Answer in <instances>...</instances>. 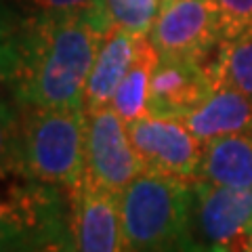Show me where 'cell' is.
<instances>
[{"mask_svg": "<svg viewBox=\"0 0 252 252\" xmlns=\"http://www.w3.org/2000/svg\"><path fill=\"white\" fill-rule=\"evenodd\" d=\"M114 28L105 2L13 26L15 69L9 80L19 107H84V89L99 46Z\"/></svg>", "mask_w": 252, "mask_h": 252, "instance_id": "6da1fadb", "label": "cell"}, {"mask_svg": "<svg viewBox=\"0 0 252 252\" xmlns=\"http://www.w3.org/2000/svg\"><path fill=\"white\" fill-rule=\"evenodd\" d=\"M191 183L141 172L120 193L128 252H191Z\"/></svg>", "mask_w": 252, "mask_h": 252, "instance_id": "7a4b0ae2", "label": "cell"}, {"mask_svg": "<svg viewBox=\"0 0 252 252\" xmlns=\"http://www.w3.org/2000/svg\"><path fill=\"white\" fill-rule=\"evenodd\" d=\"M19 109V170L72 193L86 175L84 107Z\"/></svg>", "mask_w": 252, "mask_h": 252, "instance_id": "3957f363", "label": "cell"}, {"mask_svg": "<svg viewBox=\"0 0 252 252\" xmlns=\"http://www.w3.org/2000/svg\"><path fill=\"white\" fill-rule=\"evenodd\" d=\"M72 238V193L23 172L0 175V252Z\"/></svg>", "mask_w": 252, "mask_h": 252, "instance_id": "277c9868", "label": "cell"}, {"mask_svg": "<svg viewBox=\"0 0 252 252\" xmlns=\"http://www.w3.org/2000/svg\"><path fill=\"white\" fill-rule=\"evenodd\" d=\"M191 252H252V189L195 179L189 204Z\"/></svg>", "mask_w": 252, "mask_h": 252, "instance_id": "5b68a950", "label": "cell"}, {"mask_svg": "<svg viewBox=\"0 0 252 252\" xmlns=\"http://www.w3.org/2000/svg\"><path fill=\"white\" fill-rule=\"evenodd\" d=\"M147 38L158 57L208 63L223 30L212 0H164Z\"/></svg>", "mask_w": 252, "mask_h": 252, "instance_id": "8992f818", "label": "cell"}, {"mask_svg": "<svg viewBox=\"0 0 252 252\" xmlns=\"http://www.w3.org/2000/svg\"><path fill=\"white\" fill-rule=\"evenodd\" d=\"M143 172L193 183L204 143L177 118L141 116L126 124Z\"/></svg>", "mask_w": 252, "mask_h": 252, "instance_id": "52a82bcc", "label": "cell"}, {"mask_svg": "<svg viewBox=\"0 0 252 252\" xmlns=\"http://www.w3.org/2000/svg\"><path fill=\"white\" fill-rule=\"evenodd\" d=\"M84 158L86 175L118 193H122L143 172L126 122L112 105L86 112Z\"/></svg>", "mask_w": 252, "mask_h": 252, "instance_id": "ba28073f", "label": "cell"}, {"mask_svg": "<svg viewBox=\"0 0 252 252\" xmlns=\"http://www.w3.org/2000/svg\"><path fill=\"white\" fill-rule=\"evenodd\" d=\"M72 240L76 252H128L120 193L99 185L89 175L72 191Z\"/></svg>", "mask_w": 252, "mask_h": 252, "instance_id": "9c48e42d", "label": "cell"}, {"mask_svg": "<svg viewBox=\"0 0 252 252\" xmlns=\"http://www.w3.org/2000/svg\"><path fill=\"white\" fill-rule=\"evenodd\" d=\"M208 63L158 57L149 84L147 114L181 120L212 93Z\"/></svg>", "mask_w": 252, "mask_h": 252, "instance_id": "30bf717a", "label": "cell"}, {"mask_svg": "<svg viewBox=\"0 0 252 252\" xmlns=\"http://www.w3.org/2000/svg\"><path fill=\"white\" fill-rule=\"evenodd\" d=\"M202 143L225 135H252V99L233 89L217 86L202 103L181 118Z\"/></svg>", "mask_w": 252, "mask_h": 252, "instance_id": "8fae6325", "label": "cell"}, {"mask_svg": "<svg viewBox=\"0 0 252 252\" xmlns=\"http://www.w3.org/2000/svg\"><path fill=\"white\" fill-rule=\"evenodd\" d=\"M139 36L128 34L122 28H112L105 34L99 53L91 67L89 80L84 89V109H99L112 103L114 94L120 86L122 78L128 72L132 59L137 53Z\"/></svg>", "mask_w": 252, "mask_h": 252, "instance_id": "7c38bea8", "label": "cell"}, {"mask_svg": "<svg viewBox=\"0 0 252 252\" xmlns=\"http://www.w3.org/2000/svg\"><path fill=\"white\" fill-rule=\"evenodd\" d=\"M198 181L231 189H252V135H225L204 143Z\"/></svg>", "mask_w": 252, "mask_h": 252, "instance_id": "4fadbf2b", "label": "cell"}, {"mask_svg": "<svg viewBox=\"0 0 252 252\" xmlns=\"http://www.w3.org/2000/svg\"><path fill=\"white\" fill-rule=\"evenodd\" d=\"M158 63V53L147 36H139L137 53L132 59L128 72L122 78L120 86L112 99L116 114L128 124L141 116H147V101H149V84H152V74Z\"/></svg>", "mask_w": 252, "mask_h": 252, "instance_id": "5bb4252c", "label": "cell"}, {"mask_svg": "<svg viewBox=\"0 0 252 252\" xmlns=\"http://www.w3.org/2000/svg\"><path fill=\"white\" fill-rule=\"evenodd\" d=\"M208 74L215 89L225 86L252 99V28L219 44Z\"/></svg>", "mask_w": 252, "mask_h": 252, "instance_id": "9a60e30c", "label": "cell"}, {"mask_svg": "<svg viewBox=\"0 0 252 252\" xmlns=\"http://www.w3.org/2000/svg\"><path fill=\"white\" fill-rule=\"evenodd\" d=\"M103 2L114 26L126 30L132 36H149L160 13V0H103Z\"/></svg>", "mask_w": 252, "mask_h": 252, "instance_id": "2e32d148", "label": "cell"}, {"mask_svg": "<svg viewBox=\"0 0 252 252\" xmlns=\"http://www.w3.org/2000/svg\"><path fill=\"white\" fill-rule=\"evenodd\" d=\"M99 0H0V19L9 26L53 13L84 11Z\"/></svg>", "mask_w": 252, "mask_h": 252, "instance_id": "e0dca14e", "label": "cell"}, {"mask_svg": "<svg viewBox=\"0 0 252 252\" xmlns=\"http://www.w3.org/2000/svg\"><path fill=\"white\" fill-rule=\"evenodd\" d=\"M19 116L15 99L0 94V175L19 170Z\"/></svg>", "mask_w": 252, "mask_h": 252, "instance_id": "ac0fdd59", "label": "cell"}, {"mask_svg": "<svg viewBox=\"0 0 252 252\" xmlns=\"http://www.w3.org/2000/svg\"><path fill=\"white\" fill-rule=\"evenodd\" d=\"M220 19L223 40L252 28V0H212Z\"/></svg>", "mask_w": 252, "mask_h": 252, "instance_id": "d6986e66", "label": "cell"}, {"mask_svg": "<svg viewBox=\"0 0 252 252\" xmlns=\"http://www.w3.org/2000/svg\"><path fill=\"white\" fill-rule=\"evenodd\" d=\"M15 69V32L0 19V84H9Z\"/></svg>", "mask_w": 252, "mask_h": 252, "instance_id": "ffe728a7", "label": "cell"}, {"mask_svg": "<svg viewBox=\"0 0 252 252\" xmlns=\"http://www.w3.org/2000/svg\"><path fill=\"white\" fill-rule=\"evenodd\" d=\"M19 252H76V246L72 238H65V240H51V242L38 244V246L23 248Z\"/></svg>", "mask_w": 252, "mask_h": 252, "instance_id": "44dd1931", "label": "cell"}, {"mask_svg": "<svg viewBox=\"0 0 252 252\" xmlns=\"http://www.w3.org/2000/svg\"><path fill=\"white\" fill-rule=\"evenodd\" d=\"M160 2H164V0H160Z\"/></svg>", "mask_w": 252, "mask_h": 252, "instance_id": "7402d4cb", "label": "cell"}]
</instances>
